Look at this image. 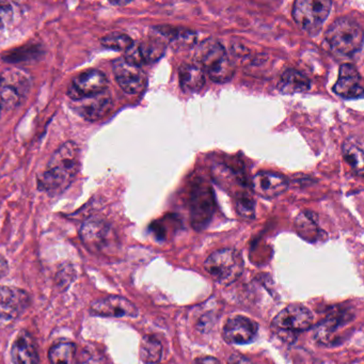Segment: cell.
Masks as SVG:
<instances>
[{
    "instance_id": "603a6c76",
    "label": "cell",
    "mask_w": 364,
    "mask_h": 364,
    "mask_svg": "<svg viewBox=\"0 0 364 364\" xmlns=\"http://www.w3.org/2000/svg\"><path fill=\"white\" fill-rule=\"evenodd\" d=\"M343 156L351 169L362 176L364 170L363 149L357 138H348L343 144Z\"/></svg>"
},
{
    "instance_id": "cb8c5ba5",
    "label": "cell",
    "mask_w": 364,
    "mask_h": 364,
    "mask_svg": "<svg viewBox=\"0 0 364 364\" xmlns=\"http://www.w3.org/2000/svg\"><path fill=\"white\" fill-rule=\"evenodd\" d=\"M296 229L298 234L304 240L309 242H315L321 238V230L317 225V217L314 213L306 212L300 213L295 221Z\"/></svg>"
},
{
    "instance_id": "9c48e42d",
    "label": "cell",
    "mask_w": 364,
    "mask_h": 364,
    "mask_svg": "<svg viewBox=\"0 0 364 364\" xmlns=\"http://www.w3.org/2000/svg\"><path fill=\"white\" fill-rule=\"evenodd\" d=\"M112 70L116 82L124 92L137 95L146 90L148 78L139 67L131 65L124 58H119L112 63Z\"/></svg>"
},
{
    "instance_id": "4fadbf2b",
    "label": "cell",
    "mask_w": 364,
    "mask_h": 364,
    "mask_svg": "<svg viewBox=\"0 0 364 364\" xmlns=\"http://www.w3.org/2000/svg\"><path fill=\"white\" fill-rule=\"evenodd\" d=\"M93 314L105 317H136L138 309L133 302L120 296H109L91 304Z\"/></svg>"
},
{
    "instance_id": "484cf974",
    "label": "cell",
    "mask_w": 364,
    "mask_h": 364,
    "mask_svg": "<svg viewBox=\"0 0 364 364\" xmlns=\"http://www.w3.org/2000/svg\"><path fill=\"white\" fill-rule=\"evenodd\" d=\"M163 355V346L154 336H144L140 347V358L142 361L149 364L157 363L161 361Z\"/></svg>"
},
{
    "instance_id": "ac0fdd59",
    "label": "cell",
    "mask_w": 364,
    "mask_h": 364,
    "mask_svg": "<svg viewBox=\"0 0 364 364\" xmlns=\"http://www.w3.org/2000/svg\"><path fill=\"white\" fill-rule=\"evenodd\" d=\"M77 102L78 114L89 121H97L104 118L110 112L112 106V97L105 92Z\"/></svg>"
},
{
    "instance_id": "4316f807",
    "label": "cell",
    "mask_w": 364,
    "mask_h": 364,
    "mask_svg": "<svg viewBox=\"0 0 364 364\" xmlns=\"http://www.w3.org/2000/svg\"><path fill=\"white\" fill-rule=\"evenodd\" d=\"M101 43L109 50L127 52L133 46L134 41L131 37L124 33H112V35L104 37L101 40Z\"/></svg>"
},
{
    "instance_id": "6da1fadb",
    "label": "cell",
    "mask_w": 364,
    "mask_h": 364,
    "mask_svg": "<svg viewBox=\"0 0 364 364\" xmlns=\"http://www.w3.org/2000/svg\"><path fill=\"white\" fill-rule=\"evenodd\" d=\"M80 169V149L74 142H65L53 154L48 169L39 181V187L48 193L67 188Z\"/></svg>"
},
{
    "instance_id": "5b68a950",
    "label": "cell",
    "mask_w": 364,
    "mask_h": 364,
    "mask_svg": "<svg viewBox=\"0 0 364 364\" xmlns=\"http://www.w3.org/2000/svg\"><path fill=\"white\" fill-rule=\"evenodd\" d=\"M31 87L28 74L18 69L0 73V108L12 110L23 103Z\"/></svg>"
},
{
    "instance_id": "277c9868",
    "label": "cell",
    "mask_w": 364,
    "mask_h": 364,
    "mask_svg": "<svg viewBox=\"0 0 364 364\" xmlns=\"http://www.w3.org/2000/svg\"><path fill=\"white\" fill-rule=\"evenodd\" d=\"M204 267L221 284H231L242 274L244 259L235 249H221L208 257Z\"/></svg>"
},
{
    "instance_id": "d6986e66",
    "label": "cell",
    "mask_w": 364,
    "mask_h": 364,
    "mask_svg": "<svg viewBox=\"0 0 364 364\" xmlns=\"http://www.w3.org/2000/svg\"><path fill=\"white\" fill-rule=\"evenodd\" d=\"M12 360L16 364H39L35 341L29 332L22 331L12 346Z\"/></svg>"
},
{
    "instance_id": "8fae6325",
    "label": "cell",
    "mask_w": 364,
    "mask_h": 364,
    "mask_svg": "<svg viewBox=\"0 0 364 364\" xmlns=\"http://www.w3.org/2000/svg\"><path fill=\"white\" fill-rule=\"evenodd\" d=\"M257 323L248 317L234 316L225 323L223 336L230 344H249L257 334Z\"/></svg>"
},
{
    "instance_id": "ffe728a7",
    "label": "cell",
    "mask_w": 364,
    "mask_h": 364,
    "mask_svg": "<svg viewBox=\"0 0 364 364\" xmlns=\"http://www.w3.org/2000/svg\"><path fill=\"white\" fill-rule=\"evenodd\" d=\"M348 315L345 312H336L329 315L316 329V338L323 344H333L338 342V330L347 325Z\"/></svg>"
},
{
    "instance_id": "52a82bcc",
    "label": "cell",
    "mask_w": 364,
    "mask_h": 364,
    "mask_svg": "<svg viewBox=\"0 0 364 364\" xmlns=\"http://www.w3.org/2000/svg\"><path fill=\"white\" fill-rule=\"evenodd\" d=\"M191 221L193 229H205L214 215L216 208L214 191L205 181L196 183L191 189Z\"/></svg>"
},
{
    "instance_id": "f1b7e54d",
    "label": "cell",
    "mask_w": 364,
    "mask_h": 364,
    "mask_svg": "<svg viewBox=\"0 0 364 364\" xmlns=\"http://www.w3.org/2000/svg\"><path fill=\"white\" fill-rule=\"evenodd\" d=\"M236 210L245 219L255 218V201L248 196L238 198L236 202Z\"/></svg>"
},
{
    "instance_id": "5bb4252c",
    "label": "cell",
    "mask_w": 364,
    "mask_h": 364,
    "mask_svg": "<svg viewBox=\"0 0 364 364\" xmlns=\"http://www.w3.org/2000/svg\"><path fill=\"white\" fill-rule=\"evenodd\" d=\"M112 231L106 221L91 218L84 223L80 230L82 242L90 250H103L112 240Z\"/></svg>"
},
{
    "instance_id": "7c38bea8",
    "label": "cell",
    "mask_w": 364,
    "mask_h": 364,
    "mask_svg": "<svg viewBox=\"0 0 364 364\" xmlns=\"http://www.w3.org/2000/svg\"><path fill=\"white\" fill-rule=\"evenodd\" d=\"M165 52V44L157 40L134 42L133 46L125 52L124 59L131 65L140 68V65L159 60Z\"/></svg>"
},
{
    "instance_id": "d4e9b609",
    "label": "cell",
    "mask_w": 364,
    "mask_h": 364,
    "mask_svg": "<svg viewBox=\"0 0 364 364\" xmlns=\"http://www.w3.org/2000/svg\"><path fill=\"white\" fill-rule=\"evenodd\" d=\"M77 351L72 343H59L50 350V364H77Z\"/></svg>"
},
{
    "instance_id": "836d02e7",
    "label": "cell",
    "mask_w": 364,
    "mask_h": 364,
    "mask_svg": "<svg viewBox=\"0 0 364 364\" xmlns=\"http://www.w3.org/2000/svg\"><path fill=\"white\" fill-rule=\"evenodd\" d=\"M0 112H1V108H0Z\"/></svg>"
},
{
    "instance_id": "ba28073f",
    "label": "cell",
    "mask_w": 364,
    "mask_h": 364,
    "mask_svg": "<svg viewBox=\"0 0 364 364\" xmlns=\"http://www.w3.org/2000/svg\"><path fill=\"white\" fill-rule=\"evenodd\" d=\"M108 80L103 72L99 70H89L82 72L72 80L68 89V95L73 101H82L105 92Z\"/></svg>"
},
{
    "instance_id": "3957f363",
    "label": "cell",
    "mask_w": 364,
    "mask_h": 364,
    "mask_svg": "<svg viewBox=\"0 0 364 364\" xmlns=\"http://www.w3.org/2000/svg\"><path fill=\"white\" fill-rule=\"evenodd\" d=\"M326 40L336 54L353 56L363 46V29L357 21L341 18L334 21L326 33Z\"/></svg>"
},
{
    "instance_id": "f546056e",
    "label": "cell",
    "mask_w": 364,
    "mask_h": 364,
    "mask_svg": "<svg viewBox=\"0 0 364 364\" xmlns=\"http://www.w3.org/2000/svg\"><path fill=\"white\" fill-rule=\"evenodd\" d=\"M16 10L14 4L9 1H0V29L5 28L11 24L14 18Z\"/></svg>"
},
{
    "instance_id": "83f0119b",
    "label": "cell",
    "mask_w": 364,
    "mask_h": 364,
    "mask_svg": "<svg viewBox=\"0 0 364 364\" xmlns=\"http://www.w3.org/2000/svg\"><path fill=\"white\" fill-rule=\"evenodd\" d=\"M155 31H159L161 36L170 40H182L185 42L195 41V33L183 29L172 28V27H156Z\"/></svg>"
},
{
    "instance_id": "d6a6232c",
    "label": "cell",
    "mask_w": 364,
    "mask_h": 364,
    "mask_svg": "<svg viewBox=\"0 0 364 364\" xmlns=\"http://www.w3.org/2000/svg\"><path fill=\"white\" fill-rule=\"evenodd\" d=\"M7 263H6L5 259L0 257V276H4L7 272Z\"/></svg>"
},
{
    "instance_id": "4dcf8cb0",
    "label": "cell",
    "mask_w": 364,
    "mask_h": 364,
    "mask_svg": "<svg viewBox=\"0 0 364 364\" xmlns=\"http://www.w3.org/2000/svg\"><path fill=\"white\" fill-rule=\"evenodd\" d=\"M228 364H253L248 358L240 355H233L229 359Z\"/></svg>"
},
{
    "instance_id": "7a4b0ae2",
    "label": "cell",
    "mask_w": 364,
    "mask_h": 364,
    "mask_svg": "<svg viewBox=\"0 0 364 364\" xmlns=\"http://www.w3.org/2000/svg\"><path fill=\"white\" fill-rule=\"evenodd\" d=\"M196 59L210 80L218 84L229 82L235 73L233 63L228 57L225 48L216 40L202 42L196 50Z\"/></svg>"
},
{
    "instance_id": "9a60e30c",
    "label": "cell",
    "mask_w": 364,
    "mask_h": 364,
    "mask_svg": "<svg viewBox=\"0 0 364 364\" xmlns=\"http://www.w3.org/2000/svg\"><path fill=\"white\" fill-rule=\"evenodd\" d=\"M333 91L345 100L360 99L363 95L361 76L353 65H341L338 82L334 84Z\"/></svg>"
},
{
    "instance_id": "7402d4cb",
    "label": "cell",
    "mask_w": 364,
    "mask_h": 364,
    "mask_svg": "<svg viewBox=\"0 0 364 364\" xmlns=\"http://www.w3.org/2000/svg\"><path fill=\"white\" fill-rule=\"evenodd\" d=\"M178 75H180L181 87L184 92H198L205 86V75H204L203 71L196 65H182Z\"/></svg>"
},
{
    "instance_id": "8992f818",
    "label": "cell",
    "mask_w": 364,
    "mask_h": 364,
    "mask_svg": "<svg viewBox=\"0 0 364 364\" xmlns=\"http://www.w3.org/2000/svg\"><path fill=\"white\" fill-rule=\"evenodd\" d=\"M331 7L328 0H297L294 4L293 18L302 31L315 36L321 31Z\"/></svg>"
},
{
    "instance_id": "e0dca14e",
    "label": "cell",
    "mask_w": 364,
    "mask_h": 364,
    "mask_svg": "<svg viewBox=\"0 0 364 364\" xmlns=\"http://www.w3.org/2000/svg\"><path fill=\"white\" fill-rule=\"evenodd\" d=\"M289 188L285 176L269 171H261L252 178V189L255 195L265 199H272L284 193Z\"/></svg>"
},
{
    "instance_id": "30bf717a",
    "label": "cell",
    "mask_w": 364,
    "mask_h": 364,
    "mask_svg": "<svg viewBox=\"0 0 364 364\" xmlns=\"http://www.w3.org/2000/svg\"><path fill=\"white\" fill-rule=\"evenodd\" d=\"M313 325L311 311L302 304H291L283 309L274 318L272 326L281 331L300 332L309 330Z\"/></svg>"
},
{
    "instance_id": "1f68e13d",
    "label": "cell",
    "mask_w": 364,
    "mask_h": 364,
    "mask_svg": "<svg viewBox=\"0 0 364 364\" xmlns=\"http://www.w3.org/2000/svg\"><path fill=\"white\" fill-rule=\"evenodd\" d=\"M197 364H220V363H219L218 360L215 359V358L205 357V358H202V359L198 360Z\"/></svg>"
},
{
    "instance_id": "2e32d148",
    "label": "cell",
    "mask_w": 364,
    "mask_h": 364,
    "mask_svg": "<svg viewBox=\"0 0 364 364\" xmlns=\"http://www.w3.org/2000/svg\"><path fill=\"white\" fill-rule=\"evenodd\" d=\"M29 304L26 291L16 287H0V319H14L24 312Z\"/></svg>"
},
{
    "instance_id": "44dd1931",
    "label": "cell",
    "mask_w": 364,
    "mask_h": 364,
    "mask_svg": "<svg viewBox=\"0 0 364 364\" xmlns=\"http://www.w3.org/2000/svg\"><path fill=\"white\" fill-rule=\"evenodd\" d=\"M278 89L283 95H296L304 93L311 89V82L301 72L294 69H287L281 75L278 82Z\"/></svg>"
}]
</instances>
